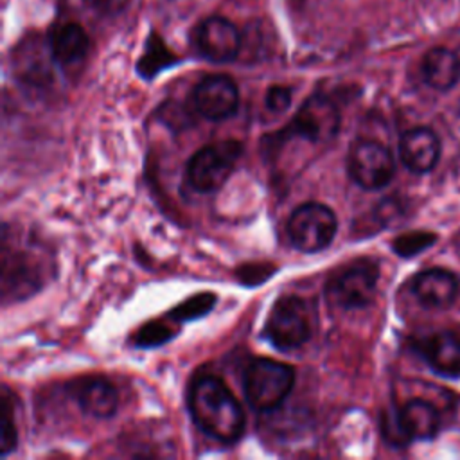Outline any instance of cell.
<instances>
[{"instance_id":"6da1fadb","label":"cell","mask_w":460,"mask_h":460,"mask_svg":"<svg viewBox=\"0 0 460 460\" xmlns=\"http://www.w3.org/2000/svg\"><path fill=\"white\" fill-rule=\"evenodd\" d=\"M194 422L212 438L232 444L244 433V411L230 388L216 376H199L189 388Z\"/></svg>"},{"instance_id":"7a4b0ae2","label":"cell","mask_w":460,"mask_h":460,"mask_svg":"<svg viewBox=\"0 0 460 460\" xmlns=\"http://www.w3.org/2000/svg\"><path fill=\"white\" fill-rule=\"evenodd\" d=\"M316 307L298 295L280 296L266 320L264 334L280 350H293L311 340L316 329Z\"/></svg>"},{"instance_id":"3957f363","label":"cell","mask_w":460,"mask_h":460,"mask_svg":"<svg viewBox=\"0 0 460 460\" xmlns=\"http://www.w3.org/2000/svg\"><path fill=\"white\" fill-rule=\"evenodd\" d=\"M293 385L295 368L268 358L250 361L243 377L244 397L257 411H271L280 406Z\"/></svg>"},{"instance_id":"277c9868","label":"cell","mask_w":460,"mask_h":460,"mask_svg":"<svg viewBox=\"0 0 460 460\" xmlns=\"http://www.w3.org/2000/svg\"><path fill=\"white\" fill-rule=\"evenodd\" d=\"M241 153L243 146L237 140L208 144L198 149L185 167L187 183L203 194L217 190L228 180Z\"/></svg>"},{"instance_id":"5b68a950","label":"cell","mask_w":460,"mask_h":460,"mask_svg":"<svg viewBox=\"0 0 460 460\" xmlns=\"http://www.w3.org/2000/svg\"><path fill=\"white\" fill-rule=\"evenodd\" d=\"M338 230L334 212L322 203L309 201L296 207L286 225L291 244L305 253H314L331 244Z\"/></svg>"},{"instance_id":"8992f818","label":"cell","mask_w":460,"mask_h":460,"mask_svg":"<svg viewBox=\"0 0 460 460\" xmlns=\"http://www.w3.org/2000/svg\"><path fill=\"white\" fill-rule=\"evenodd\" d=\"M377 266L361 259L334 271L325 284L327 300L341 309H359L372 302L377 286Z\"/></svg>"},{"instance_id":"52a82bcc","label":"cell","mask_w":460,"mask_h":460,"mask_svg":"<svg viewBox=\"0 0 460 460\" xmlns=\"http://www.w3.org/2000/svg\"><path fill=\"white\" fill-rule=\"evenodd\" d=\"M340 120L338 106L327 95L313 93L280 131V137H298L313 144H325L336 137Z\"/></svg>"},{"instance_id":"ba28073f","label":"cell","mask_w":460,"mask_h":460,"mask_svg":"<svg viewBox=\"0 0 460 460\" xmlns=\"http://www.w3.org/2000/svg\"><path fill=\"white\" fill-rule=\"evenodd\" d=\"M347 169L359 187L376 190L390 183L395 172V164L388 147L376 140L361 138L349 149Z\"/></svg>"},{"instance_id":"9c48e42d","label":"cell","mask_w":460,"mask_h":460,"mask_svg":"<svg viewBox=\"0 0 460 460\" xmlns=\"http://www.w3.org/2000/svg\"><path fill=\"white\" fill-rule=\"evenodd\" d=\"M239 104V90L228 75H207L194 90V106L208 120L232 117Z\"/></svg>"},{"instance_id":"30bf717a","label":"cell","mask_w":460,"mask_h":460,"mask_svg":"<svg viewBox=\"0 0 460 460\" xmlns=\"http://www.w3.org/2000/svg\"><path fill=\"white\" fill-rule=\"evenodd\" d=\"M196 45L207 59L225 63L232 61L239 54L241 34L230 20L223 16H210L201 22L196 34Z\"/></svg>"},{"instance_id":"8fae6325","label":"cell","mask_w":460,"mask_h":460,"mask_svg":"<svg viewBox=\"0 0 460 460\" xmlns=\"http://www.w3.org/2000/svg\"><path fill=\"white\" fill-rule=\"evenodd\" d=\"M52 63H56L50 43L38 38H27L14 52L13 65L18 79L29 86L41 88L52 79Z\"/></svg>"},{"instance_id":"7c38bea8","label":"cell","mask_w":460,"mask_h":460,"mask_svg":"<svg viewBox=\"0 0 460 460\" xmlns=\"http://www.w3.org/2000/svg\"><path fill=\"white\" fill-rule=\"evenodd\" d=\"M411 291L422 305L442 309L455 302L460 291V280L449 270L429 268L413 279Z\"/></svg>"},{"instance_id":"4fadbf2b","label":"cell","mask_w":460,"mask_h":460,"mask_svg":"<svg viewBox=\"0 0 460 460\" xmlns=\"http://www.w3.org/2000/svg\"><path fill=\"white\" fill-rule=\"evenodd\" d=\"M399 156L411 172L424 174L431 171L438 162V137L429 128H413L401 137Z\"/></svg>"},{"instance_id":"5bb4252c","label":"cell","mask_w":460,"mask_h":460,"mask_svg":"<svg viewBox=\"0 0 460 460\" xmlns=\"http://www.w3.org/2000/svg\"><path fill=\"white\" fill-rule=\"evenodd\" d=\"M74 397L79 408L97 419H110L119 406L117 388L104 377H83L74 385Z\"/></svg>"},{"instance_id":"9a60e30c","label":"cell","mask_w":460,"mask_h":460,"mask_svg":"<svg viewBox=\"0 0 460 460\" xmlns=\"http://www.w3.org/2000/svg\"><path fill=\"white\" fill-rule=\"evenodd\" d=\"M50 50L56 63L63 68L79 65L88 52V36L79 23H63L50 34Z\"/></svg>"},{"instance_id":"2e32d148","label":"cell","mask_w":460,"mask_h":460,"mask_svg":"<svg viewBox=\"0 0 460 460\" xmlns=\"http://www.w3.org/2000/svg\"><path fill=\"white\" fill-rule=\"evenodd\" d=\"M424 358L440 376H460V336L449 331L433 334L424 341Z\"/></svg>"},{"instance_id":"e0dca14e","label":"cell","mask_w":460,"mask_h":460,"mask_svg":"<svg viewBox=\"0 0 460 460\" xmlns=\"http://www.w3.org/2000/svg\"><path fill=\"white\" fill-rule=\"evenodd\" d=\"M422 77L435 90L453 88L460 79V58L446 47L428 50L422 59Z\"/></svg>"},{"instance_id":"ac0fdd59","label":"cell","mask_w":460,"mask_h":460,"mask_svg":"<svg viewBox=\"0 0 460 460\" xmlns=\"http://www.w3.org/2000/svg\"><path fill=\"white\" fill-rule=\"evenodd\" d=\"M397 417L410 440H428L438 431V411L433 404L422 399L408 401L401 410H397Z\"/></svg>"},{"instance_id":"d6986e66","label":"cell","mask_w":460,"mask_h":460,"mask_svg":"<svg viewBox=\"0 0 460 460\" xmlns=\"http://www.w3.org/2000/svg\"><path fill=\"white\" fill-rule=\"evenodd\" d=\"M171 63H174V56L165 49V45L162 43L160 38L153 36L147 41L146 54L138 61V72L144 77H153L156 72L169 66Z\"/></svg>"},{"instance_id":"ffe728a7","label":"cell","mask_w":460,"mask_h":460,"mask_svg":"<svg viewBox=\"0 0 460 460\" xmlns=\"http://www.w3.org/2000/svg\"><path fill=\"white\" fill-rule=\"evenodd\" d=\"M216 304V296L212 293H201V295H194L190 298H187L185 302H181L178 307H174L171 311V318L174 322H183V320H192V318H199L203 314H207Z\"/></svg>"},{"instance_id":"44dd1931","label":"cell","mask_w":460,"mask_h":460,"mask_svg":"<svg viewBox=\"0 0 460 460\" xmlns=\"http://www.w3.org/2000/svg\"><path fill=\"white\" fill-rule=\"evenodd\" d=\"M437 235L431 232H410L394 241V252L401 257H413L435 243Z\"/></svg>"},{"instance_id":"7402d4cb","label":"cell","mask_w":460,"mask_h":460,"mask_svg":"<svg viewBox=\"0 0 460 460\" xmlns=\"http://www.w3.org/2000/svg\"><path fill=\"white\" fill-rule=\"evenodd\" d=\"M172 336L174 331L171 325H167L164 320H153L135 334V343L137 347H153L169 341Z\"/></svg>"},{"instance_id":"603a6c76","label":"cell","mask_w":460,"mask_h":460,"mask_svg":"<svg viewBox=\"0 0 460 460\" xmlns=\"http://www.w3.org/2000/svg\"><path fill=\"white\" fill-rule=\"evenodd\" d=\"M383 435L395 447H404L408 442H411L408 438V435L404 433L401 422H399L397 411L395 413H388V415L383 417Z\"/></svg>"},{"instance_id":"cb8c5ba5","label":"cell","mask_w":460,"mask_h":460,"mask_svg":"<svg viewBox=\"0 0 460 460\" xmlns=\"http://www.w3.org/2000/svg\"><path fill=\"white\" fill-rule=\"evenodd\" d=\"M266 108L273 113H284L289 104H291V88L288 86H270V90L266 92Z\"/></svg>"},{"instance_id":"d4e9b609","label":"cell","mask_w":460,"mask_h":460,"mask_svg":"<svg viewBox=\"0 0 460 460\" xmlns=\"http://www.w3.org/2000/svg\"><path fill=\"white\" fill-rule=\"evenodd\" d=\"M16 447V428L9 415V406L4 404L2 410V455L11 453Z\"/></svg>"},{"instance_id":"484cf974","label":"cell","mask_w":460,"mask_h":460,"mask_svg":"<svg viewBox=\"0 0 460 460\" xmlns=\"http://www.w3.org/2000/svg\"><path fill=\"white\" fill-rule=\"evenodd\" d=\"M90 2L97 11L104 14H117L128 5L129 0H90Z\"/></svg>"}]
</instances>
